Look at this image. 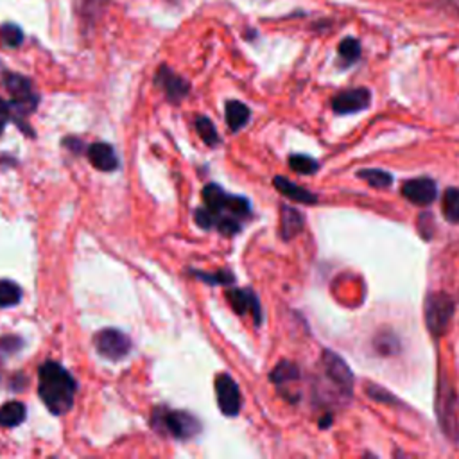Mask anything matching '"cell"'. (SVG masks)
I'll return each instance as SVG.
<instances>
[{"mask_svg":"<svg viewBox=\"0 0 459 459\" xmlns=\"http://www.w3.org/2000/svg\"><path fill=\"white\" fill-rule=\"evenodd\" d=\"M369 102H371V93L368 88H353V90H344L337 93L332 99V109L337 115H350V113L366 109Z\"/></svg>","mask_w":459,"mask_h":459,"instance_id":"7c38bea8","label":"cell"},{"mask_svg":"<svg viewBox=\"0 0 459 459\" xmlns=\"http://www.w3.org/2000/svg\"><path fill=\"white\" fill-rule=\"evenodd\" d=\"M273 185H274V188H276L281 195H285V197L290 199V201H298V203H303V204H316V203H317L316 194L308 192L307 188L299 186L298 183H294V181H290V179H287V178H283V176H276V178L273 179Z\"/></svg>","mask_w":459,"mask_h":459,"instance_id":"2e32d148","label":"cell"},{"mask_svg":"<svg viewBox=\"0 0 459 459\" xmlns=\"http://www.w3.org/2000/svg\"><path fill=\"white\" fill-rule=\"evenodd\" d=\"M357 176L368 181L373 188H385L393 183V176L382 169H362L357 172Z\"/></svg>","mask_w":459,"mask_h":459,"instance_id":"7402d4cb","label":"cell"},{"mask_svg":"<svg viewBox=\"0 0 459 459\" xmlns=\"http://www.w3.org/2000/svg\"><path fill=\"white\" fill-rule=\"evenodd\" d=\"M38 393L50 412L63 414L74 403L75 380L61 364L45 362L38 373Z\"/></svg>","mask_w":459,"mask_h":459,"instance_id":"6da1fadb","label":"cell"},{"mask_svg":"<svg viewBox=\"0 0 459 459\" xmlns=\"http://www.w3.org/2000/svg\"><path fill=\"white\" fill-rule=\"evenodd\" d=\"M0 41L9 48H16L23 43V30L16 23H2L0 25Z\"/></svg>","mask_w":459,"mask_h":459,"instance_id":"cb8c5ba5","label":"cell"},{"mask_svg":"<svg viewBox=\"0 0 459 459\" xmlns=\"http://www.w3.org/2000/svg\"><path fill=\"white\" fill-rule=\"evenodd\" d=\"M339 56L346 65L355 63L360 56V43L355 38H344L339 43Z\"/></svg>","mask_w":459,"mask_h":459,"instance_id":"4316f807","label":"cell"},{"mask_svg":"<svg viewBox=\"0 0 459 459\" xmlns=\"http://www.w3.org/2000/svg\"><path fill=\"white\" fill-rule=\"evenodd\" d=\"M11 115H13V108H11V102H4V100H0V133H2L4 126L9 122Z\"/></svg>","mask_w":459,"mask_h":459,"instance_id":"f546056e","label":"cell"},{"mask_svg":"<svg viewBox=\"0 0 459 459\" xmlns=\"http://www.w3.org/2000/svg\"><path fill=\"white\" fill-rule=\"evenodd\" d=\"M194 276H197L199 280L212 283V285H233L235 283V276L230 271H217V273H203V271H192Z\"/></svg>","mask_w":459,"mask_h":459,"instance_id":"83f0119b","label":"cell"},{"mask_svg":"<svg viewBox=\"0 0 459 459\" xmlns=\"http://www.w3.org/2000/svg\"><path fill=\"white\" fill-rule=\"evenodd\" d=\"M88 160L95 169L104 170V172H111L118 167L115 151L111 149V145L102 143V142H95L88 147Z\"/></svg>","mask_w":459,"mask_h":459,"instance_id":"9a60e30c","label":"cell"},{"mask_svg":"<svg viewBox=\"0 0 459 459\" xmlns=\"http://www.w3.org/2000/svg\"><path fill=\"white\" fill-rule=\"evenodd\" d=\"M450 4L459 11V0H450Z\"/></svg>","mask_w":459,"mask_h":459,"instance_id":"4dcf8cb0","label":"cell"},{"mask_svg":"<svg viewBox=\"0 0 459 459\" xmlns=\"http://www.w3.org/2000/svg\"><path fill=\"white\" fill-rule=\"evenodd\" d=\"M269 378L276 385H285V384L296 382V380H299V368L290 360H281L273 368V371L269 373Z\"/></svg>","mask_w":459,"mask_h":459,"instance_id":"d6986e66","label":"cell"},{"mask_svg":"<svg viewBox=\"0 0 459 459\" xmlns=\"http://www.w3.org/2000/svg\"><path fill=\"white\" fill-rule=\"evenodd\" d=\"M204 206L215 213H228L237 219H246L251 215V204L242 195H231L217 183H208L203 188Z\"/></svg>","mask_w":459,"mask_h":459,"instance_id":"277c9868","label":"cell"},{"mask_svg":"<svg viewBox=\"0 0 459 459\" xmlns=\"http://www.w3.org/2000/svg\"><path fill=\"white\" fill-rule=\"evenodd\" d=\"M402 195L418 206H427L436 201L437 186L430 178H414L402 185Z\"/></svg>","mask_w":459,"mask_h":459,"instance_id":"4fadbf2b","label":"cell"},{"mask_svg":"<svg viewBox=\"0 0 459 459\" xmlns=\"http://www.w3.org/2000/svg\"><path fill=\"white\" fill-rule=\"evenodd\" d=\"M22 299L20 287L11 280H0V308L13 307Z\"/></svg>","mask_w":459,"mask_h":459,"instance_id":"d4e9b609","label":"cell"},{"mask_svg":"<svg viewBox=\"0 0 459 459\" xmlns=\"http://www.w3.org/2000/svg\"><path fill=\"white\" fill-rule=\"evenodd\" d=\"M441 212L448 222H459V188L450 186L443 194Z\"/></svg>","mask_w":459,"mask_h":459,"instance_id":"44dd1931","label":"cell"},{"mask_svg":"<svg viewBox=\"0 0 459 459\" xmlns=\"http://www.w3.org/2000/svg\"><path fill=\"white\" fill-rule=\"evenodd\" d=\"M215 394H217L219 409L224 416L233 418L240 412V407H242L240 389L228 373H219L215 377Z\"/></svg>","mask_w":459,"mask_h":459,"instance_id":"ba28073f","label":"cell"},{"mask_svg":"<svg viewBox=\"0 0 459 459\" xmlns=\"http://www.w3.org/2000/svg\"><path fill=\"white\" fill-rule=\"evenodd\" d=\"M156 84L163 90L165 97L170 102H181L188 91H190V84L188 81H185L181 75H178L174 70H170L167 65H161L156 72Z\"/></svg>","mask_w":459,"mask_h":459,"instance_id":"8fae6325","label":"cell"},{"mask_svg":"<svg viewBox=\"0 0 459 459\" xmlns=\"http://www.w3.org/2000/svg\"><path fill=\"white\" fill-rule=\"evenodd\" d=\"M25 420V405L22 402H7L0 407V425L16 427Z\"/></svg>","mask_w":459,"mask_h":459,"instance_id":"ffe728a7","label":"cell"},{"mask_svg":"<svg viewBox=\"0 0 459 459\" xmlns=\"http://www.w3.org/2000/svg\"><path fill=\"white\" fill-rule=\"evenodd\" d=\"M224 113H226V122L231 131H238L251 118L249 108L240 100H228L224 106Z\"/></svg>","mask_w":459,"mask_h":459,"instance_id":"e0dca14e","label":"cell"},{"mask_svg":"<svg viewBox=\"0 0 459 459\" xmlns=\"http://www.w3.org/2000/svg\"><path fill=\"white\" fill-rule=\"evenodd\" d=\"M195 129L199 133V136L203 138V142L206 145H217L221 142V136L213 126V122L208 117H197L195 118Z\"/></svg>","mask_w":459,"mask_h":459,"instance_id":"603a6c76","label":"cell"},{"mask_svg":"<svg viewBox=\"0 0 459 459\" xmlns=\"http://www.w3.org/2000/svg\"><path fill=\"white\" fill-rule=\"evenodd\" d=\"M368 394H369L371 398L378 400V402H384V403H398V400H396L393 394H389L384 387L371 385V387H368Z\"/></svg>","mask_w":459,"mask_h":459,"instance_id":"f1b7e54d","label":"cell"},{"mask_svg":"<svg viewBox=\"0 0 459 459\" xmlns=\"http://www.w3.org/2000/svg\"><path fill=\"white\" fill-rule=\"evenodd\" d=\"M4 86L11 93V108L13 111H30L38 104V95L32 90V82L20 74H5Z\"/></svg>","mask_w":459,"mask_h":459,"instance_id":"52a82bcc","label":"cell"},{"mask_svg":"<svg viewBox=\"0 0 459 459\" xmlns=\"http://www.w3.org/2000/svg\"><path fill=\"white\" fill-rule=\"evenodd\" d=\"M109 0H77V14L81 16V22L90 25H95L99 18L104 14Z\"/></svg>","mask_w":459,"mask_h":459,"instance_id":"ac0fdd59","label":"cell"},{"mask_svg":"<svg viewBox=\"0 0 459 459\" xmlns=\"http://www.w3.org/2000/svg\"><path fill=\"white\" fill-rule=\"evenodd\" d=\"M95 346L97 351L109 359V360H120L122 357H126L129 353L131 348V341L126 333H122L120 330L115 328H106L102 332L97 333L95 337Z\"/></svg>","mask_w":459,"mask_h":459,"instance_id":"9c48e42d","label":"cell"},{"mask_svg":"<svg viewBox=\"0 0 459 459\" xmlns=\"http://www.w3.org/2000/svg\"><path fill=\"white\" fill-rule=\"evenodd\" d=\"M455 310L454 299L446 292H432L425 299V325L434 337L446 333Z\"/></svg>","mask_w":459,"mask_h":459,"instance_id":"5b68a950","label":"cell"},{"mask_svg":"<svg viewBox=\"0 0 459 459\" xmlns=\"http://www.w3.org/2000/svg\"><path fill=\"white\" fill-rule=\"evenodd\" d=\"M289 167L298 174H314L319 169V163L308 154H290Z\"/></svg>","mask_w":459,"mask_h":459,"instance_id":"484cf974","label":"cell"},{"mask_svg":"<svg viewBox=\"0 0 459 459\" xmlns=\"http://www.w3.org/2000/svg\"><path fill=\"white\" fill-rule=\"evenodd\" d=\"M436 414L443 434L450 441L459 443V398L445 371L439 373L436 387Z\"/></svg>","mask_w":459,"mask_h":459,"instance_id":"7a4b0ae2","label":"cell"},{"mask_svg":"<svg viewBox=\"0 0 459 459\" xmlns=\"http://www.w3.org/2000/svg\"><path fill=\"white\" fill-rule=\"evenodd\" d=\"M321 366L325 369L326 378L332 382V385L346 398L350 400L353 393V373L348 368V364L333 351L325 350L321 353Z\"/></svg>","mask_w":459,"mask_h":459,"instance_id":"8992f818","label":"cell"},{"mask_svg":"<svg viewBox=\"0 0 459 459\" xmlns=\"http://www.w3.org/2000/svg\"><path fill=\"white\" fill-rule=\"evenodd\" d=\"M280 213H281L280 215V235L283 240H290L303 231L305 217L299 210H296L289 204H281Z\"/></svg>","mask_w":459,"mask_h":459,"instance_id":"5bb4252c","label":"cell"},{"mask_svg":"<svg viewBox=\"0 0 459 459\" xmlns=\"http://www.w3.org/2000/svg\"><path fill=\"white\" fill-rule=\"evenodd\" d=\"M152 427L158 432L169 434L176 439H188L199 434L201 421L185 411H172L160 407L152 414Z\"/></svg>","mask_w":459,"mask_h":459,"instance_id":"3957f363","label":"cell"},{"mask_svg":"<svg viewBox=\"0 0 459 459\" xmlns=\"http://www.w3.org/2000/svg\"><path fill=\"white\" fill-rule=\"evenodd\" d=\"M226 298L231 305V308L238 316L251 314L255 325L260 326V323H262V307H260V301H258L253 289H249V287H246V289H230L226 292Z\"/></svg>","mask_w":459,"mask_h":459,"instance_id":"30bf717a","label":"cell"}]
</instances>
